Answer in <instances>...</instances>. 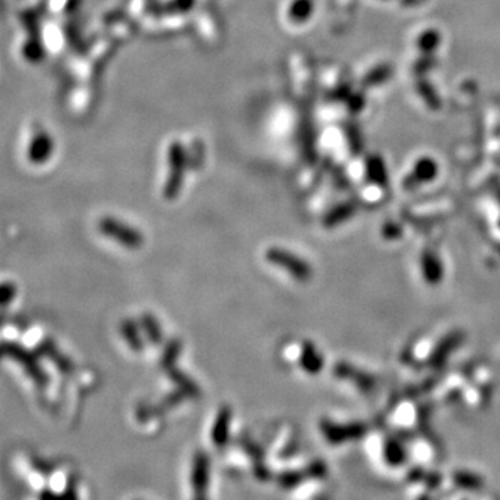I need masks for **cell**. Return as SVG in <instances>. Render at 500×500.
<instances>
[{"label":"cell","mask_w":500,"mask_h":500,"mask_svg":"<svg viewBox=\"0 0 500 500\" xmlns=\"http://www.w3.org/2000/svg\"><path fill=\"white\" fill-rule=\"evenodd\" d=\"M99 228L104 236L114 239L115 242L121 243L124 248L139 249L143 245V235L138 229L113 217L103 218L100 221Z\"/></svg>","instance_id":"3"},{"label":"cell","mask_w":500,"mask_h":500,"mask_svg":"<svg viewBox=\"0 0 500 500\" xmlns=\"http://www.w3.org/2000/svg\"><path fill=\"white\" fill-rule=\"evenodd\" d=\"M442 43V34L436 28L424 29L415 39V46L420 55H436Z\"/></svg>","instance_id":"14"},{"label":"cell","mask_w":500,"mask_h":500,"mask_svg":"<svg viewBox=\"0 0 500 500\" xmlns=\"http://www.w3.org/2000/svg\"><path fill=\"white\" fill-rule=\"evenodd\" d=\"M266 259L287 271L290 276H292L297 281L306 283L313 277V269L311 266L303 260L299 256H297L292 252H288L281 248H271L266 252Z\"/></svg>","instance_id":"1"},{"label":"cell","mask_w":500,"mask_h":500,"mask_svg":"<svg viewBox=\"0 0 500 500\" xmlns=\"http://www.w3.org/2000/svg\"><path fill=\"white\" fill-rule=\"evenodd\" d=\"M383 455H384V460L388 466L397 469L406 463L407 460V450L404 448V445L400 442L397 438H387L384 442V448H383Z\"/></svg>","instance_id":"13"},{"label":"cell","mask_w":500,"mask_h":500,"mask_svg":"<svg viewBox=\"0 0 500 500\" xmlns=\"http://www.w3.org/2000/svg\"><path fill=\"white\" fill-rule=\"evenodd\" d=\"M395 74V69L390 63H381L373 67L362 80V85L364 88H374L387 84Z\"/></svg>","instance_id":"15"},{"label":"cell","mask_w":500,"mask_h":500,"mask_svg":"<svg viewBox=\"0 0 500 500\" xmlns=\"http://www.w3.org/2000/svg\"><path fill=\"white\" fill-rule=\"evenodd\" d=\"M180 350H181V345L178 342H171L167 349L164 350L163 353V360H162V364L163 367L167 370L173 369L176 362H177V356L180 355Z\"/></svg>","instance_id":"21"},{"label":"cell","mask_w":500,"mask_h":500,"mask_svg":"<svg viewBox=\"0 0 500 500\" xmlns=\"http://www.w3.org/2000/svg\"><path fill=\"white\" fill-rule=\"evenodd\" d=\"M348 107L352 113H360L366 104H367V100H366V97L362 94V92H356V94H352L348 100Z\"/></svg>","instance_id":"23"},{"label":"cell","mask_w":500,"mask_h":500,"mask_svg":"<svg viewBox=\"0 0 500 500\" xmlns=\"http://www.w3.org/2000/svg\"><path fill=\"white\" fill-rule=\"evenodd\" d=\"M383 234L387 239H397L401 235V228L397 222H387L383 228Z\"/></svg>","instance_id":"25"},{"label":"cell","mask_w":500,"mask_h":500,"mask_svg":"<svg viewBox=\"0 0 500 500\" xmlns=\"http://www.w3.org/2000/svg\"><path fill=\"white\" fill-rule=\"evenodd\" d=\"M420 273L428 285H439L445 277V267L439 255L427 248L420 255Z\"/></svg>","instance_id":"5"},{"label":"cell","mask_w":500,"mask_h":500,"mask_svg":"<svg viewBox=\"0 0 500 500\" xmlns=\"http://www.w3.org/2000/svg\"><path fill=\"white\" fill-rule=\"evenodd\" d=\"M335 374L339 378H343V380H348V381L356 384V387H359L362 391H366V392L374 390V387H376V380L371 376L366 374L364 371L356 370L346 363L338 364L335 369Z\"/></svg>","instance_id":"9"},{"label":"cell","mask_w":500,"mask_h":500,"mask_svg":"<svg viewBox=\"0 0 500 500\" xmlns=\"http://www.w3.org/2000/svg\"><path fill=\"white\" fill-rule=\"evenodd\" d=\"M404 7H417L420 6L424 0H400Z\"/></svg>","instance_id":"26"},{"label":"cell","mask_w":500,"mask_h":500,"mask_svg":"<svg viewBox=\"0 0 500 500\" xmlns=\"http://www.w3.org/2000/svg\"><path fill=\"white\" fill-rule=\"evenodd\" d=\"M453 484L464 491H480L484 487V478L469 470H457L452 476Z\"/></svg>","instance_id":"16"},{"label":"cell","mask_w":500,"mask_h":500,"mask_svg":"<svg viewBox=\"0 0 500 500\" xmlns=\"http://www.w3.org/2000/svg\"><path fill=\"white\" fill-rule=\"evenodd\" d=\"M439 174V164L434 157L422 156L414 164L410 173L403 180V188L413 191L420 185L432 183Z\"/></svg>","instance_id":"4"},{"label":"cell","mask_w":500,"mask_h":500,"mask_svg":"<svg viewBox=\"0 0 500 500\" xmlns=\"http://www.w3.org/2000/svg\"><path fill=\"white\" fill-rule=\"evenodd\" d=\"M463 339H464L463 332L456 331V332L448 334L445 338H442L436 343L435 349L432 350L431 357H429V364L434 367L442 366L450 357V355L462 345Z\"/></svg>","instance_id":"7"},{"label":"cell","mask_w":500,"mask_h":500,"mask_svg":"<svg viewBox=\"0 0 500 500\" xmlns=\"http://www.w3.org/2000/svg\"><path fill=\"white\" fill-rule=\"evenodd\" d=\"M438 66V59L436 55H420L415 62L413 63L411 71L414 78L417 77H428V74L435 70Z\"/></svg>","instance_id":"19"},{"label":"cell","mask_w":500,"mask_h":500,"mask_svg":"<svg viewBox=\"0 0 500 500\" xmlns=\"http://www.w3.org/2000/svg\"><path fill=\"white\" fill-rule=\"evenodd\" d=\"M301 369L308 374H318L324 369V357L317 350L314 343L306 342L301 348L299 359Z\"/></svg>","instance_id":"11"},{"label":"cell","mask_w":500,"mask_h":500,"mask_svg":"<svg viewBox=\"0 0 500 500\" xmlns=\"http://www.w3.org/2000/svg\"><path fill=\"white\" fill-rule=\"evenodd\" d=\"M231 418H232L231 410L228 407H222L215 418V422H214L213 431H211V439L217 448L225 446V443L228 441Z\"/></svg>","instance_id":"12"},{"label":"cell","mask_w":500,"mask_h":500,"mask_svg":"<svg viewBox=\"0 0 500 500\" xmlns=\"http://www.w3.org/2000/svg\"><path fill=\"white\" fill-rule=\"evenodd\" d=\"M313 11V3L311 0H298L294 6V15L300 20L307 18Z\"/></svg>","instance_id":"24"},{"label":"cell","mask_w":500,"mask_h":500,"mask_svg":"<svg viewBox=\"0 0 500 500\" xmlns=\"http://www.w3.org/2000/svg\"><path fill=\"white\" fill-rule=\"evenodd\" d=\"M499 227H500V220H499Z\"/></svg>","instance_id":"27"},{"label":"cell","mask_w":500,"mask_h":500,"mask_svg":"<svg viewBox=\"0 0 500 500\" xmlns=\"http://www.w3.org/2000/svg\"><path fill=\"white\" fill-rule=\"evenodd\" d=\"M307 478V476L298 473V471H290L285 473L280 477V484L285 488H294L297 485H299L300 483H303Z\"/></svg>","instance_id":"22"},{"label":"cell","mask_w":500,"mask_h":500,"mask_svg":"<svg viewBox=\"0 0 500 500\" xmlns=\"http://www.w3.org/2000/svg\"><path fill=\"white\" fill-rule=\"evenodd\" d=\"M414 90L424 104L434 111H438L442 107V100L435 85L427 77L414 78Z\"/></svg>","instance_id":"10"},{"label":"cell","mask_w":500,"mask_h":500,"mask_svg":"<svg viewBox=\"0 0 500 500\" xmlns=\"http://www.w3.org/2000/svg\"><path fill=\"white\" fill-rule=\"evenodd\" d=\"M364 176L366 180L380 188L388 187L390 173L384 157L378 153L369 155L364 160Z\"/></svg>","instance_id":"6"},{"label":"cell","mask_w":500,"mask_h":500,"mask_svg":"<svg viewBox=\"0 0 500 500\" xmlns=\"http://www.w3.org/2000/svg\"><path fill=\"white\" fill-rule=\"evenodd\" d=\"M321 432L327 442H329L334 446L359 441L362 439L366 432H367V425L363 422H348V424H339L335 421H328L324 420L320 424Z\"/></svg>","instance_id":"2"},{"label":"cell","mask_w":500,"mask_h":500,"mask_svg":"<svg viewBox=\"0 0 500 500\" xmlns=\"http://www.w3.org/2000/svg\"><path fill=\"white\" fill-rule=\"evenodd\" d=\"M355 214V206L352 203H343L332 208L324 218V225L328 228L336 227L346 220H349Z\"/></svg>","instance_id":"17"},{"label":"cell","mask_w":500,"mask_h":500,"mask_svg":"<svg viewBox=\"0 0 500 500\" xmlns=\"http://www.w3.org/2000/svg\"><path fill=\"white\" fill-rule=\"evenodd\" d=\"M121 332H122L125 342L128 343V346L132 350L141 352L143 349V341H142V336L139 335V329L131 320H125L121 324Z\"/></svg>","instance_id":"18"},{"label":"cell","mask_w":500,"mask_h":500,"mask_svg":"<svg viewBox=\"0 0 500 500\" xmlns=\"http://www.w3.org/2000/svg\"><path fill=\"white\" fill-rule=\"evenodd\" d=\"M210 460L206 452H198L194 457L192 467V487L198 498H204L208 488Z\"/></svg>","instance_id":"8"},{"label":"cell","mask_w":500,"mask_h":500,"mask_svg":"<svg viewBox=\"0 0 500 500\" xmlns=\"http://www.w3.org/2000/svg\"><path fill=\"white\" fill-rule=\"evenodd\" d=\"M142 327L146 332V336L148 339L152 342V343H160L162 339H163V332H162V328L157 322V320L150 315V314H145L142 315Z\"/></svg>","instance_id":"20"}]
</instances>
